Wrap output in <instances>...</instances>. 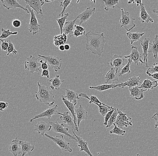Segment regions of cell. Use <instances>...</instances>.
<instances>
[{
  "label": "cell",
  "instance_id": "cell-48",
  "mask_svg": "<svg viewBox=\"0 0 158 156\" xmlns=\"http://www.w3.org/2000/svg\"><path fill=\"white\" fill-rule=\"evenodd\" d=\"M115 108H114V109L113 110H111V111L109 112H108V113L106 114V115L104 117L105 121L104 122L103 124H102L103 125H105L106 126H107V123H108L109 120L110 118L111 117V115L113 114L115 110Z\"/></svg>",
  "mask_w": 158,
  "mask_h": 156
},
{
  "label": "cell",
  "instance_id": "cell-36",
  "mask_svg": "<svg viewBox=\"0 0 158 156\" xmlns=\"http://www.w3.org/2000/svg\"><path fill=\"white\" fill-rule=\"evenodd\" d=\"M105 5L103 6L104 10L108 11L110 8H114L115 6H118L119 0H103Z\"/></svg>",
  "mask_w": 158,
  "mask_h": 156
},
{
  "label": "cell",
  "instance_id": "cell-20",
  "mask_svg": "<svg viewBox=\"0 0 158 156\" xmlns=\"http://www.w3.org/2000/svg\"><path fill=\"white\" fill-rule=\"evenodd\" d=\"M118 81V76L116 74L114 68H111L105 78V84H111L114 83V82Z\"/></svg>",
  "mask_w": 158,
  "mask_h": 156
},
{
  "label": "cell",
  "instance_id": "cell-24",
  "mask_svg": "<svg viewBox=\"0 0 158 156\" xmlns=\"http://www.w3.org/2000/svg\"><path fill=\"white\" fill-rule=\"evenodd\" d=\"M60 120L66 124L72 127L74 131H77L76 125L74 122L73 117H72L69 112H64L60 117Z\"/></svg>",
  "mask_w": 158,
  "mask_h": 156
},
{
  "label": "cell",
  "instance_id": "cell-44",
  "mask_svg": "<svg viewBox=\"0 0 158 156\" xmlns=\"http://www.w3.org/2000/svg\"><path fill=\"white\" fill-rule=\"evenodd\" d=\"M117 111L118 112V115L117 116L118 118L123 120V121H125V122H128V123L132 122V121H131L132 118L127 116V113H123L122 112L120 111L118 108H117Z\"/></svg>",
  "mask_w": 158,
  "mask_h": 156
},
{
  "label": "cell",
  "instance_id": "cell-35",
  "mask_svg": "<svg viewBox=\"0 0 158 156\" xmlns=\"http://www.w3.org/2000/svg\"><path fill=\"white\" fill-rule=\"evenodd\" d=\"M96 105L98 107L100 113L103 117H105L108 112L115 108L112 106H109L107 105H101V104H98V103L96 104Z\"/></svg>",
  "mask_w": 158,
  "mask_h": 156
},
{
  "label": "cell",
  "instance_id": "cell-30",
  "mask_svg": "<svg viewBox=\"0 0 158 156\" xmlns=\"http://www.w3.org/2000/svg\"><path fill=\"white\" fill-rule=\"evenodd\" d=\"M59 77L60 76L57 75L54 78L49 80V82L51 83V86H50L49 87L52 90H54V89L57 91L60 90V87L62 86V82H64V80L61 81L59 78Z\"/></svg>",
  "mask_w": 158,
  "mask_h": 156
},
{
  "label": "cell",
  "instance_id": "cell-58",
  "mask_svg": "<svg viewBox=\"0 0 158 156\" xmlns=\"http://www.w3.org/2000/svg\"><path fill=\"white\" fill-rule=\"evenodd\" d=\"M152 11L158 17V8L154 9Z\"/></svg>",
  "mask_w": 158,
  "mask_h": 156
},
{
  "label": "cell",
  "instance_id": "cell-15",
  "mask_svg": "<svg viewBox=\"0 0 158 156\" xmlns=\"http://www.w3.org/2000/svg\"><path fill=\"white\" fill-rule=\"evenodd\" d=\"M125 59L122 56L114 55L110 61V66H114L116 70V73L117 74L118 70L121 69L125 65Z\"/></svg>",
  "mask_w": 158,
  "mask_h": 156
},
{
  "label": "cell",
  "instance_id": "cell-6",
  "mask_svg": "<svg viewBox=\"0 0 158 156\" xmlns=\"http://www.w3.org/2000/svg\"><path fill=\"white\" fill-rule=\"evenodd\" d=\"M44 136L53 141L59 146L62 150L65 152H70V153H72L73 152V150L71 149L70 146V143L67 142L64 139V136H57L55 137H53L48 134H45Z\"/></svg>",
  "mask_w": 158,
  "mask_h": 156
},
{
  "label": "cell",
  "instance_id": "cell-22",
  "mask_svg": "<svg viewBox=\"0 0 158 156\" xmlns=\"http://www.w3.org/2000/svg\"><path fill=\"white\" fill-rule=\"evenodd\" d=\"M9 150L14 156H17L18 155L22 154L21 147L19 144V140H18V137H16L15 140L12 141Z\"/></svg>",
  "mask_w": 158,
  "mask_h": 156
},
{
  "label": "cell",
  "instance_id": "cell-37",
  "mask_svg": "<svg viewBox=\"0 0 158 156\" xmlns=\"http://www.w3.org/2000/svg\"><path fill=\"white\" fill-rule=\"evenodd\" d=\"M69 15V14L67 13L65 14V15L63 17H61V18L59 19H56V21H57L59 27H60L61 34H63V29H64V25L66 23V20H67Z\"/></svg>",
  "mask_w": 158,
  "mask_h": 156
},
{
  "label": "cell",
  "instance_id": "cell-53",
  "mask_svg": "<svg viewBox=\"0 0 158 156\" xmlns=\"http://www.w3.org/2000/svg\"><path fill=\"white\" fill-rule=\"evenodd\" d=\"M152 118L154 119L155 121V128L156 129L158 128V113H155L152 116Z\"/></svg>",
  "mask_w": 158,
  "mask_h": 156
},
{
  "label": "cell",
  "instance_id": "cell-25",
  "mask_svg": "<svg viewBox=\"0 0 158 156\" xmlns=\"http://www.w3.org/2000/svg\"><path fill=\"white\" fill-rule=\"evenodd\" d=\"M19 144L21 147L22 156L30 155L34 150V146L32 145L30 142L19 141Z\"/></svg>",
  "mask_w": 158,
  "mask_h": 156
},
{
  "label": "cell",
  "instance_id": "cell-5",
  "mask_svg": "<svg viewBox=\"0 0 158 156\" xmlns=\"http://www.w3.org/2000/svg\"><path fill=\"white\" fill-rule=\"evenodd\" d=\"M26 8L28 10L31 14V19L28 25V30L31 32L33 35H35L40 31H42L43 30L40 28V26L38 23V20L36 18L34 10H31L30 7L28 5H26Z\"/></svg>",
  "mask_w": 158,
  "mask_h": 156
},
{
  "label": "cell",
  "instance_id": "cell-12",
  "mask_svg": "<svg viewBox=\"0 0 158 156\" xmlns=\"http://www.w3.org/2000/svg\"><path fill=\"white\" fill-rule=\"evenodd\" d=\"M3 6L6 8L7 10L10 9L20 8L26 12L27 14L30 13V12L26 8L24 7L21 5L19 2L16 0H1Z\"/></svg>",
  "mask_w": 158,
  "mask_h": 156
},
{
  "label": "cell",
  "instance_id": "cell-54",
  "mask_svg": "<svg viewBox=\"0 0 158 156\" xmlns=\"http://www.w3.org/2000/svg\"><path fill=\"white\" fill-rule=\"evenodd\" d=\"M41 77H46L47 78H49V70H44L42 72V74L41 75Z\"/></svg>",
  "mask_w": 158,
  "mask_h": 156
},
{
  "label": "cell",
  "instance_id": "cell-50",
  "mask_svg": "<svg viewBox=\"0 0 158 156\" xmlns=\"http://www.w3.org/2000/svg\"><path fill=\"white\" fill-rule=\"evenodd\" d=\"M8 106V103L5 102H0V111L3 112Z\"/></svg>",
  "mask_w": 158,
  "mask_h": 156
},
{
  "label": "cell",
  "instance_id": "cell-55",
  "mask_svg": "<svg viewBox=\"0 0 158 156\" xmlns=\"http://www.w3.org/2000/svg\"><path fill=\"white\" fill-rule=\"evenodd\" d=\"M146 74L148 75L149 77H152L153 78L155 79L158 80V73H156V74H151L149 72H146Z\"/></svg>",
  "mask_w": 158,
  "mask_h": 156
},
{
  "label": "cell",
  "instance_id": "cell-9",
  "mask_svg": "<svg viewBox=\"0 0 158 156\" xmlns=\"http://www.w3.org/2000/svg\"><path fill=\"white\" fill-rule=\"evenodd\" d=\"M58 105H55L52 107L49 108L43 112L40 113L38 115H35L33 118H31L30 120V122H32L36 119L41 117H47L48 119H50L51 116H54L56 114L62 115V113L59 112L57 110L58 109Z\"/></svg>",
  "mask_w": 158,
  "mask_h": 156
},
{
  "label": "cell",
  "instance_id": "cell-26",
  "mask_svg": "<svg viewBox=\"0 0 158 156\" xmlns=\"http://www.w3.org/2000/svg\"><path fill=\"white\" fill-rule=\"evenodd\" d=\"M61 97H62V100L64 102V104H65L69 111L71 112V114L73 115V117L74 118V122H75V124L76 125L77 131L78 132L79 129L77 127V116H76V113H75V109H76L75 107L76 106L73 103L69 102V101L67 100L66 99L64 98V96H62Z\"/></svg>",
  "mask_w": 158,
  "mask_h": 156
},
{
  "label": "cell",
  "instance_id": "cell-62",
  "mask_svg": "<svg viewBox=\"0 0 158 156\" xmlns=\"http://www.w3.org/2000/svg\"><path fill=\"white\" fill-rule=\"evenodd\" d=\"M54 2V1H45V2H48V3H50L52 2Z\"/></svg>",
  "mask_w": 158,
  "mask_h": 156
},
{
  "label": "cell",
  "instance_id": "cell-4",
  "mask_svg": "<svg viewBox=\"0 0 158 156\" xmlns=\"http://www.w3.org/2000/svg\"><path fill=\"white\" fill-rule=\"evenodd\" d=\"M31 55L27 58L24 64V68L26 70L29 71L31 74H34L35 72H40L41 64H40L37 60L39 59Z\"/></svg>",
  "mask_w": 158,
  "mask_h": 156
},
{
  "label": "cell",
  "instance_id": "cell-3",
  "mask_svg": "<svg viewBox=\"0 0 158 156\" xmlns=\"http://www.w3.org/2000/svg\"><path fill=\"white\" fill-rule=\"evenodd\" d=\"M121 10V15L119 23L120 28L123 27L127 31L131 32L136 27V24L134 23L135 18L130 15L129 12L124 11L123 9Z\"/></svg>",
  "mask_w": 158,
  "mask_h": 156
},
{
  "label": "cell",
  "instance_id": "cell-49",
  "mask_svg": "<svg viewBox=\"0 0 158 156\" xmlns=\"http://www.w3.org/2000/svg\"><path fill=\"white\" fill-rule=\"evenodd\" d=\"M12 24L14 27H15V28H18L21 26V22L19 19H15L13 21Z\"/></svg>",
  "mask_w": 158,
  "mask_h": 156
},
{
  "label": "cell",
  "instance_id": "cell-64",
  "mask_svg": "<svg viewBox=\"0 0 158 156\" xmlns=\"http://www.w3.org/2000/svg\"><path fill=\"white\" fill-rule=\"evenodd\" d=\"M94 4H95V3H96V1H94Z\"/></svg>",
  "mask_w": 158,
  "mask_h": 156
},
{
  "label": "cell",
  "instance_id": "cell-21",
  "mask_svg": "<svg viewBox=\"0 0 158 156\" xmlns=\"http://www.w3.org/2000/svg\"><path fill=\"white\" fill-rule=\"evenodd\" d=\"M75 113L77 119V127L79 128L81 121L88 119V112L80 105L78 108L75 109Z\"/></svg>",
  "mask_w": 158,
  "mask_h": 156
},
{
  "label": "cell",
  "instance_id": "cell-28",
  "mask_svg": "<svg viewBox=\"0 0 158 156\" xmlns=\"http://www.w3.org/2000/svg\"><path fill=\"white\" fill-rule=\"evenodd\" d=\"M66 94L64 98L66 99L67 100L69 101L70 102L74 104L75 106L77 105V103L78 99H80L79 95L77 93L73 91L70 90L66 89Z\"/></svg>",
  "mask_w": 158,
  "mask_h": 156
},
{
  "label": "cell",
  "instance_id": "cell-32",
  "mask_svg": "<svg viewBox=\"0 0 158 156\" xmlns=\"http://www.w3.org/2000/svg\"><path fill=\"white\" fill-rule=\"evenodd\" d=\"M67 39V35L64 33L58 36H55L54 37V44L57 47H59L60 45H64L66 43Z\"/></svg>",
  "mask_w": 158,
  "mask_h": 156
},
{
  "label": "cell",
  "instance_id": "cell-8",
  "mask_svg": "<svg viewBox=\"0 0 158 156\" xmlns=\"http://www.w3.org/2000/svg\"><path fill=\"white\" fill-rule=\"evenodd\" d=\"M50 125L52 126L53 129V131L56 133H61L65 135L70 140H73L77 142V138L74 136H72L71 134H69V129L68 128L64 127V124H60L57 121L55 122L53 121H49Z\"/></svg>",
  "mask_w": 158,
  "mask_h": 156
},
{
  "label": "cell",
  "instance_id": "cell-29",
  "mask_svg": "<svg viewBox=\"0 0 158 156\" xmlns=\"http://www.w3.org/2000/svg\"><path fill=\"white\" fill-rule=\"evenodd\" d=\"M158 85L157 81H152L147 79L143 81V83L140 86V87L146 91H149L150 90L154 89Z\"/></svg>",
  "mask_w": 158,
  "mask_h": 156
},
{
  "label": "cell",
  "instance_id": "cell-18",
  "mask_svg": "<svg viewBox=\"0 0 158 156\" xmlns=\"http://www.w3.org/2000/svg\"><path fill=\"white\" fill-rule=\"evenodd\" d=\"M130 92V96L134 98L136 100H140L144 97V92L146 90L140 87V86H135L129 88Z\"/></svg>",
  "mask_w": 158,
  "mask_h": 156
},
{
  "label": "cell",
  "instance_id": "cell-11",
  "mask_svg": "<svg viewBox=\"0 0 158 156\" xmlns=\"http://www.w3.org/2000/svg\"><path fill=\"white\" fill-rule=\"evenodd\" d=\"M26 5H28L36 12V15H43L42 6L44 2L42 0H25Z\"/></svg>",
  "mask_w": 158,
  "mask_h": 156
},
{
  "label": "cell",
  "instance_id": "cell-1",
  "mask_svg": "<svg viewBox=\"0 0 158 156\" xmlns=\"http://www.w3.org/2000/svg\"><path fill=\"white\" fill-rule=\"evenodd\" d=\"M86 38V49L90 50L94 55L101 56L103 53L105 44L106 42L104 33L99 34L90 31L85 35Z\"/></svg>",
  "mask_w": 158,
  "mask_h": 156
},
{
  "label": "cell",
  "instance_id": "cell-59",
  "mask_svg": "<svg viewBox=\"0 0 158 156\" xmlns=\"http://www.w3.org/2000/svg\"><path fill=\"white\" fill-rule=\"evenodd\" d=\"M64 47H65V49L66 50H69L70 49V45L69 44H66L64 45Z\"/></svg>",
  "mask_w": 158,
  "mask_h": 156
},
{
  "label": "cell",
  "instance_id": "cell-46",
  "mask_svg": "<svg viewBox=\"0 0 158 156\" xmlns=\"http://www.w3.org/2000/svg\"><path fill=\"white\" fill-rule=\"evenodd\" d=\"M146 72H149L150 74H154L158 73V63H155L151 68H149Z\"/></svg>",
  "mask_w": 158,
  "mask_h": 156
},
{
  "label": "cell",
  "instance_id": "cell-27",
  "mask_svg": "<svg viewBox=\"0 0 158 156\" xmlns=\"http://www.w3.org/2000/svg\"><path fill=\"white\" fill-rule=\"evenodd\" d=\"M150 40V38L145 37L143 41H142V40L141 41V45H142L143 50V53L142 55L144 57L143 61L145 62L146 66L147 67H149V65H148V56Z\"/></svg>",
  "mask_w": 158,
  "mask_h": 156
},
{
  "label": "cell",
  "instance_id": "cell-16",
  "mask_svg": "<svg viewBox=\"0 0 158 156\" xmlns=\"http://www.w3.org/2000/svg\"><path fill=\"white\" fill-rule=\"evenodd\" d=\"M126 86L124 83L121 82L118 84H115L114 83L111 84H103L101 85L96 86H89V88L90 89H94L99 92H103L104 91L108 90L109 89H114L116 87L124 88Z\"/></svg>",
  "mask_w": 158,
  "mask_h": 156
},
{
  "label": "cell",
  "instance_id": "cell-7",
  "mask_svg": "<svg viewBox=\"0 0 158 156\" xmlns=\"http://www.w3.org/2000/svg\"><path fill=\"white\" fill-rule=\"evenodd\" d=\"M38 57L44 59L50 67L54 69L55 72L60 70L63 65V61L60 57L55 56H44L38 55Z\"/></svg>",
  "mask_w": 158,
  "mask_h": 156
},
{
  "label": "cell",
  "instance_id": "cell-61",
  "mask_svg": "<svg viewBox=\"0 0 158 156\" xmlns=\"http://www.w3.org/2000/svg\"><path fill=\"white\" fill-rule=\"evenodd\" d=\"M128 4H131L132 3L134 4L135 3V1H134V0H130L128 2Z\"/></svg>",
  "mask_w": 158,
  "mask_h": 156
},
{
  "label": "cell",
  "instance_id": "cell-42",
  "mask_svg": "<svg viewBox=\"0 0 158 156\" xmlns=\"http://www.w3.org/2000/svg\"><path fill=\"white\" fill-rule=\"evenodd\" d=\"M113 125L114 126V128L109 132L110 134H115L120 136H124L125 135L126 131L118 128L114 123Z\"/></svg>",
  "mask_w": 158,
  "mask_h": 156
},
{
  "label": "cell",
  "instance_id": "cell-45",
  "mask_svg": "<svg viewBox=\"0 0 158 156\" xmlns=\"http://www.w3.org/2000/svg\"><path fill=\"white\" fill-rule=\"evenodd\" d=\"M11 53H12L13 55H16L18 54V51L15 48L13 43L10 40L9 46L7 51V56H8Z\"/></svg>",
  "mask_w": 158,
  "mask_h": 156
},
{
  "label": "cell",
  "instance_id": "cell-47",
  "mask_svg": "<svg viewBox=\"0 0 158 156\" xmlns=\"http://www.w3.org/2000/svg\"><path fill=\"white\" fill-rule=\"evenodd\" d=\"M2 41L1 44V48L3 51H7L8 48L9 46L10 40H1Z\"/></svg>",
  "mask_w": 158,
  "mask_h": 156
},
{
  "label": "cell",
  "instance_id": "cell-23",
  "mask_svg": "<svg viewBox=\"0 0 158 156\" xmlns=\"http://www.w3.org/2000/svg\"><path fill=\"white\" fill-rule=\"evenodd\" d=\"M77 19V18L73 20L66 22L63 29V33H65L67 35H69L70 36V37H73L74 36L75 25Z\"/></svg>",
  "mask_w": 158,
  "mask_h": 156
},
{
  "label": "cell",
  "instance_id": "cell-57",
  "mask_svg": "<svg viewBox=\"0 0 158 156\" xmlns=\"http://www.w3.org/2000/svg\"><path fill=\"white\" fill-rule=\"evenodd\" d=\"M134 1H135V3L137 4V6H138L139 5L142 6L143 4V3L142 0H134Z\"/></svg>",
  "mask_w": 158,
  "mask_h": 156
},
{
  "label": "cell",
  "instance_id": "cell-39",
  "mask_svg": "<svg viewBox=\"0 0 158 156\" xmlns=\"http://www.w3.org/2000/svg\"><path fill=\"white\" fill-rule=\"evenodd\" d=\"M2 35L0 36V38L6 39L11 35H17L18 34V32H11L10 29H5L4 28H2Z\"/></svg>",
  "mask_w": 158,
  "mask_h": 156
},
{
  "label": "cell",
  "instance_id": "cell-13",
  "mask_svg": "<svg viewBox=\"0 0 158 156\" xmlns=\"http://www.w3.org/2000/svg\"><path fill=\"white\" fill-rule=\"evenodd\" d=\"M95 11V8L91 9L90 7H88L82 13L79 14L77 17V18L79 20L78 25L81 26L83 23L88 21L91 17L94 15Z\"/></svg>",
  "mask_w": 158,
  "mask_h": 156
},
{
  "label": "cell",
  "instance_id": "cell-43",
  "mask_svg": "<svg viewBox=\"0 0 158 156\" xmlns=\"http://www.w3.org/2000/svg\"><path fill=\"white\" fill-rule=\"evenodd\" d=\"M71 4H72V1L71 0H65L64 2H60V6L63 7V10L61 12V13L59 15V16H61V17L64 16L65 15L64 12H65V11L67 9V7L71 5Z\"/></svg>",
  "mask_w": 158,
  "mask_h": 156
},
{
  "label": "cell",
  "instance_id": "cell-52",
  "mask_svg": "<svg viewBox=\"0 0 158 156\" xmlns=\"http://www.w3.org/2000/svg\"><path fill=\"white\" fill-rule=\"evenodd\" d=\"M40 62V64H41V69H42L43 70H48L49 66H48V63H47L46 61L43 62V61L41 60Z\"/></svg>",
  "mask_w": 158,
  "mask_h": 156
},
{
  "label": "cell",
  "instance_id": "cell-38",
  "mask_svg": "<svg viewBox=\"0 0 158 156\" xmlns=\"http://www.w3.org/2000/svg\"><path fill=\"white\" fill-rule=\"evenodd\" d=\"M132 62V61H131L130 59H128V62L127 65L121 70L120 73L118 74V77H121V76H123V75L125 74H130L131 70H130V68Z\"/></svg>",
  "mask_w": 158,
  "mask_h": 156
},
{
  "label": "cell",
  "instance_id": "cell-14",
  "mask_svg": "<svg viewBox=\"0 0 158 156\" xmlns=\"http://www.w3.org/2000/svg\"><path fill=\"white\" fill-rule=\"evenodd\" d=\"M34 131H37L38 134L44 136L46 132L51 131L52 126L50 123L44 121H38V123L34 125Z\"/></svg>",
  "mask_w": 158,
  "mask_h": 156
},
{
  "label": "cell",
  "instance_id": "cell-17",
  "mask_svg": "<svg viewBox=\"0 0 158 156\" xmlns=\"http://www.w3.org/2000/svg\"><path fill=\"white\" fill-rule=\"evenodd\" d=\"M73 134L74 136L77 138V143L78 144V146L79 148H80V151L81 152H85L89 156H94L93 154L91 153L88 147V144L86 141L84 140L82 138H81L80 136H77L75 133V131L73 130Z\"/></svg>",
  "mask_w": 158,
  "mask_h": 156
},
{
  "label": "cell",
  "instance_id": "cell-56",
  "mask_svg": "<svg viewBox=\"0 0 158 156\" xmlns=\"http://www.w3.org/2000/svg\"><path fill=\"white\" fill-rule=\"evenodd\" d=\"M84 33H81L78 31L77 30V29H75V31L74 32V36L76 37V38L78 37L79 36L83 35ZM85 35V34H84Z\"/></svg>",
  "mask_w": 158,
  "mask_h": 156
},
{
  "label": "cell",
  "instance_id": "cell-40",
  "mask_svg": "<svg viewBox=\"0 0 158 156\" xmlns=\"http://www.w3.org/2000/svg\"><path fill=\"white\" fill-rule=\"evenodd\" d=\"M118 115V112L117 111V108H115V110L113 114L111 115V117L110 118L107 123V126H106V128H109L110 126L113 125L117 119V116Z\"/></svg>",
  "mask_w": 158,
  "mask_h": 156
},
{
  "label": "cell",
  "instance_id": "cell-31",
  "mask_svg": "<svg viewBox=\"0 0 158 156\" xmlns=\"http://www.w3.org/2000/svg\"><path fill=\"white\" fill-rule=\"evenodd\" d=\"M150 49L148 51L149 53H152L154 58L156 60L158 54V35L156 36L152 43H150Z\"/></svg>",
  "mask_w": 158,
  "mask_h": 156
},
{
  "label": "cell",
  "instance_id": "cell-34",
  "mask_svg": "<svg viewBox=\"0 0 158 156\" xmlns=\"http://www.w3.org/2000/svg\"><path fill=\"white\" fill-rule=\"evenodd\" d=\"M140 80H141V76H139V77L134 76V77H130L127 82L123 83L126 86H127L129 88H130L138 86V85L141 83Z\"/></svg>",
  "mask_w": 158,
  "mask_h": 156
},
{
  "label": "cell",
  "instance_id": "cell-2",
  "mask_svg": "<svg viewBox=\"0 0 158 156\" xmlns=\"http://www.w3.org/2000/svg\"><path fill=\"white\" fill-rule=\"evenodd\" d=\"M37 84L39 89L38 91L35 93L36 99L48 106H51L54 105L56 101L54 99V94L52 92L50 88L42 85L39 82H37Z\"/></svg>",
  "mask_w": 158,
  "mask_h": 156
},
{
  "label": "cell",
  "instance_id": "cell-19",
  "mask_svg": "<svg viewBox=\"0 0 158 156\" xmlns=\"http://www.w3.org/2000/svg\"><path fill=\"white\" fill-rule=\"evenodd\" d=\"M144 3H143L142 6H141L140 10V14L138 17V20L140 21L142 23L151 22L152 23H154V20L152 18L150 15L147 12V11L144 6Z\"/></svg>",
  "mask_w": 158,
  "mask_h": 156
},
{
  "label": "cell",
  "instance_id": "cell-41",
  "mask_svg": "<svg viewBox=\"0 0 158 156\" xmlns=\"http://www.w3.org/2000/svg\"><path fill=\"white\" fill-rule=\"evenodd\" d=\"M114 124L117 126V127L122 129V130H123V128L124 127H127L129 126H133L132 122L128 123V122L123 121V120H121V119H119L118 117H117V119H116V121H115Z\"/></svg>",
  "mask_w": 158,
  "mask_h": 156
},
{
  "label": "cell",
  "instance_id": "cell-60",
  "mask_svg": "<svg viewBox=\"0 0 158 156\" xmlns=\"http://www.w3.org/2000/svg\"><path fill=\"white\" fill-rule=\"evenodd\" d=\"M59 49L61 50V51H64V50H65L64 45H60L59 47Z\"/></svg>",
  "mask_w": 158,
  "mask_h": 156
},
{
  "label": "cell",
  "instance_id": "cell-10",
  "mask_svg": "<svg viewBox=\"0 0 158 156\" xmlns=\"http://www.w3.org/2000/svg\"><path fill=\"white\" fill-rule=\"evenodd\" d=\"M143 55L138 51V48L137 46L131 45V53L129 56H124V58L130 59L131 61H133L135 65H138L139 62L142 64H145L144 61L142 60Z\"/></svg>",
  "mask_w": 158,
  "mask_h": 156
},
{
  "label": "cell",
  "instance_id": "cell-33",
  "mask_svg": "<svg viewBox=\"0 0 158 156\" xmlns=\"http://www.w3.org/2000/svg\"><path fill=\"white\" fill-rule=\"evenodd\" d=\"M145 33H139V32H135L134 33H132L131 32H127L126 33V36L128 39L130 40V43L131 45L133 44L134 42H137L138 41H141L140 38L143 36Z\"/></svg>",
  "mask_w": 158,
  "mask_h": 156
},
{
  "label": "cell",
  "instance_id": "cell-51",
  "mask_svg": "<svg viewBox=\"0 0 158 156\" xmlns=\"http://www.w3.org/2000/svg\"><path fill=\"white\" fill-rule=\"evenodd\" d=\"M75 28L81 33H84V34L85 35V29L83 27H82L81 26L75 24Z\"/></svg>",
  "mask_w": 158,
  "mask_h": 156
},
{
  "label": "cell",
  "instance_id": "cell-63",
  "mask_svg": "<svg viewBox=\"0 0 158 156\" xmlns=\"http://www.w3.org/2000/svg\"><path fill=\"white\" fill-rule=\"evenodd\" d=\"M136 156H140V155L139 154H137V155H136Z\"/></svg>",
  "mask_w": 158,
  "mask_h": 156
}]
</instances>
